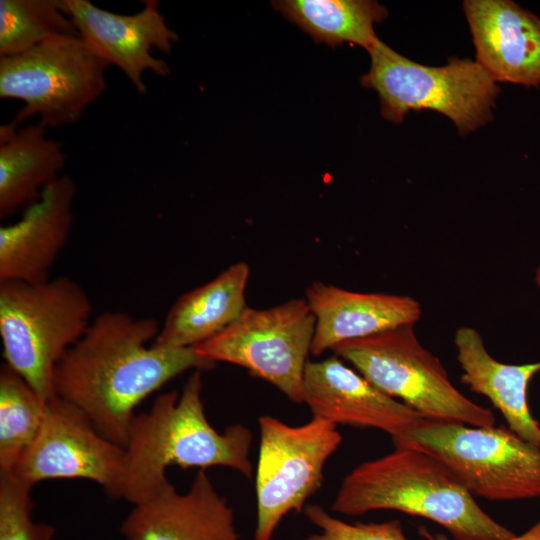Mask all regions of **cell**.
<instances>
[{
    "mask_svg": "<svg viewBox=\"0 0 540 540\" xmlns=\"http://www.w3.org/2000/svg\"><path fill=\"white\" fill-rule=\"evenodd\" d=\"M141 10L124 15L97 7L88 0H63L65 12L79 37L110 65L117 66L140 94L147 91L144 74L165 77L169 65L153 55L169 53L178 35L171 30L156 0H145Z\"/></svg>",
    "mask_w": 540,
    "mask_h": 540,
    "instance_id": "12",
    "label": "cell"
},
{
    "mask_svg": "<svg viewBox=\"0 0 540 540\" xmlns=\"http://www.w3.org/2000/svg\"><path fill=\"white\" fill-rule=\"evenodd\" d=\"M249 273L245 262L234 263L211 281L179 296L154 342L171 348H194L223 331L247 307Z\"/></svg>",
    "mask_w": 540,
    "mask_h": 540,
    "instance_id": "20",
    "label": "cell"
},
{
    "mask_svg": "<svg viewBox=\"0 0 540 540\" xmlns=\"http://www.w3.org/2000/svg\"><path fill=\"white\" fill-rule=\"evenodd\" d=\"M255 540H271L282 518L301 512L321 486L323 468L342 436L335 424L315 418L298 427L272 416L259 418Z\"/></svg>",
    "mask_w": 540,
    "mask_h": 540,
    "instance_id": "10",
    "label": "cell"
},
{
    "mask_svg": "<svg viewBox=\"0 0 540 540\" xmlns=\"http://www.w3.org/2000/svg\"><path fill=\"white\" fill-rule=\"evenodd\" d=\"M305 300L315 317V356L345 341L416 324L422 314L420 303L407 295L354 292L319 281L307 288Z\"/></svg>",
    "mask_w": 540,
    "mask_h": 540,
    "instance_id": "17",
    "label": "cell"
},
{
    "mask_svg": "<svg viewBox=\"0 0 540 540\" xmlns=\"http://www.w3.org/2000/svg\"><path fill=\"white\" fill-rule=\"evenodd\" d=\"M48 401L7 364L0 367V472L10 473L33 444Z\"/></svg>",
    "mask_w": 540,
    "mask_h": 540,
    "instance_id": "22",
    "label": "cell"
},
{
    "mask_svg": "<svg viewBox=\"0 0 540 540\" xmlns=\"http://www.w3.org/2000/svg\"><path fill=\"white\" fill-rule=\"evenodd\" d=\"M85 289L61 276L43 282H0V337L5 364L46 400L55 369L92 322Z\"/></svg>",
    "mask_w": 540,
    "mask_h": 540,
    "instance_id": "4",
    "label": "cell"
},
{
    "mask_svg": "<svg viewBox=\"0 0 540 540\" xmlns=\"http://www.w3.org/2000/svg\"><path fill=\"white\" fill-rule=\"evenodd\" d=\"M391 439L395 448L441 461L473 496L493 501L540 497V449L506 427L425 418Z\"/></svg>",
    "mask_w": 540,
    "mask_h": 540,
    "instance_id": "5",
    "label": "cell"
},
{
    "mask_svg": "<svg viewBox=\"0 0 540 540\" xmlns=\"http://www.w3.org/2000/svg\"><path fill=\"white\" fill-rule=\"evenodd\" d=\"M371 66L361 83L374 89L382 116L400 123L411 110L429 109L450 118L461 134L492 119L500 88L476 62L452 58L441 67L421 65L380 39L368 50Z\"/></svg>",
    "mask_w": 540,
    "mask_h": 540,
    "instance_id": "7",
    "label": "cell"
},
{
    "mask_svg": "<svg viewBox=\"0 0 540 540\" xmlns=\"http://www.w3.org/2000/svg\"><path fill=\"white\" fill-rule=\"evenodd\" d=\"M535 282L538 285V287L540 288V266L537 268V270L535 272Z\"/></svg>",
    "mask_w": 540,
    "mask_h": 540,
    "instance_id": "27",
    "label": "cell"
},
{
    "mask_svg": "<svg viewBox=\"0 0 540 540\" xmlns=\"http://www.w3.org/2000/svg\"><path fill=\"white\" fill-rule=\"evenodd\" d=\"M66 175L48 186L20 220L0 227V282H43L69 239L76 199Z\"/></svg>",
    "mask_w": 540,
    "mask_h": 540,
    "instance_id": "15",
    "label": "cell"
},
{
    "mask_svg": "<svg viewBox=\"0 0 540 540\" xmlns=\"http://www.w3.org/2000/svg\"><path fill=\"white\" fill-rule=\"evenodd\" d=\"M302 392L303 403L313 417L335 425L372 427L393 437L425 419L379 390L336 355L307 362Z\"/></svg>",
    "mask_w": 540,
    "mask_h": 540,
    "instance_id": "13",
    "label": "cell"
},
{
    "mask_svg": "<svg viewBox=\"0 0 540 540\" xmlns=\"http://www.w3.org/2000/svg\"><path fill=\"white\" fill-rule=\"evenodd\" d=\"M110 66L79 36L53 38L0 57V97L23 102L17 125L32 117L46 128L75 124L104 93Z\"/></svg>",
    "mask_w": 540,
    "mask_h": 540,
    "instance_id": "8",
    "label": "cell"
},
{
    "mask_svg": "<svg viewBox=\"0 0 540 540\" xmlns=\"http://www.w3.org/2000/svg\"><path fill=\"white\" fill-rule=\"evenodd\" d=\"M120 531L125 540H241L233 510L202 469L187 492L178 493L168 481L133 505Z\"/></svg>",
    "mask_w": 540,
    "mask_h": 540,
    "instance_id": "14",
    "label": "cell"
},
{
    "mask_svg": "<svg viewBox=\"0 0 540 540\" xmlns=\"http://www.w3.org/2000/svg\"><path fill=\"white\" fill-rule=\"evenodd\" d=\"M202 375L195 370L181 394L158 395L148 411L136 414L125 446L121 499L136 505L168 482L171 465L202 470L232 468L251 477L250 430L234 424L218 432L208 421L202 402Z\"/></svg>",
    "mask_w": 540,
    "mask_h": 540,
    "instance_id": "2",
    "label": "cell"
},
{
    "mask_svg": "<svg viewBox=\"0 0 540 540\" xmlns=\"http://www.w3.org/2000/svg\"><path fill=\"white\" fill-rule=\"evenodd\" d=\"M66 36L79 35L63 0H0V57Z\"/></svg>",
    "mask_w": 540,
    "mask_h": 540,
    "instance_id": "23",
    "label": "cell"
},
{
    "mask_svg": "<svg viewBox=\"0 0 540 540\" xmlns=\"http://www.w3.org/2000/svg\"><path fill=\"white\" fill-rule=\"evenodd\" d=\"M332 510L348 516L375 510L420 516L441 525L456 540L516 536L489 516L441 461L409 448H395L354 468L344 478Z\"/></svg>",
    "mask_w": 540,
    "mask_h": 540,
    "instance_id": "3",
    "label": "cell"
},
{
    "mask_svg": "<svg viewBox=\"0 0 540 540\" xmlns=\"http://www.w3.org/2000/svg\"><path fill=\"white\" fill-rule=\"evenodd\" d=\"M415 324L342 342L332 351L370 383L426 419L494 427L493 412L464 396L440 359L419 341Z\"/></svg>",
    "mask_w": 540,
    "mask_h": 540,
    "instance_id": "6",
    "label": "cell"
},
{
    "mask_svg": "<svg viewBox=\"0 0 540 540\" xmlns=\"http://www.w3.org/2000/svg\"><path fill=\"white\" fill-rule=\"evenodd\" d=\"M124 471L125 448L101 435L79 409L54 396L36 439L10 473L30 488L49 479H86L121 499Z\"/></svg>",
    "mask_w": 540,
    "mask_h": 540,
    "instance_id": "11",
    "label": "cell"
},
{
    "mask_svg": "<svg viewBox=\"0 0 540 540\" xmlns=\"http://www.w3.org/2000/svg\"><path fill=\"white\" fill-rule=\"evenodd\" d=\"M418 531L420 536H422L426 540H450L444 534L431 533L429 530L422 526L419 527ZM512 540H540V521H538L534 526H532L522 535L515 536Z\"/></svg>",
    "mask_w": 540,
    "mask_h": 540,
    "instance_id": "26",
    "label": "cell"
},
{
    "mask_svg": "<svg viewBox=\"0 0 540 540\" xmlns=\"http://www.w3.org/2000/svg\"><path fill=\"white\" fill-rule=\"evenodd\" d=\"M272 5L317 43L350 42L366 50L379 40L374 24L388 15L383 5L370 0H282Z\"/></svg>",
    "mask_w": 540,
    "mask_h": 540,
    "instance_id": "21",
    "label": "cell"
},
{
    "mask_svg": "<svg viewBox=\"0 0 540 540\" xmlns=\"http://www.w3.org/2000/svg\"><path fill=\"white\" fill-rule=\"evenodd\" d=\"M307 519L320 529L305 540H408L399 520L383 523H346L332 517L319 505L310 504L304 509Z\"/></svg>",
    "mask_w": 540,
    "mask_h": 540,
    "instance_id": "25",
    "label": "cell"
},
{
    "mask_svg": "<svg viewBox=\"0 0 540 540\" xmlns=\"http://www.w3.org/2000/svg\"><path fill=\"white\" fill-rule=\"evenodd\" d=\"M454 343L462 369L461 381L471 391L487 397L513 433L540 449V425L528 404V385L540 371V362H499L487 351L481 334L468 326L457 329Z\"/></svg>",
    "mask_w": 540,
    "mask_h": 540,
    "instance_id": "18",
    "label": "cell"
},
{
    "mask_svg": "<svg viewBox=\"0 0 540 540\" xmlns=\"http://www.w3.org/2000/svg\"><path fill=\"white\" fill-rule=\"evenodd\" d=\"M32 488L11 473L0 472V540H52V525L32 518Z\"/></svg>",
    "mask_w": 540,
    "mask_h": 540,
    "instance_id": "24",
    "label": "cell"
},
{
    "mask_svg": "<svg viewBox=\"0 0 540 540\" xmlns=\"http://www.w3.org/2000/svg\"><path fill=\"white\" fill-rule=\"evenodd\" d=\"M67 155L62 142L36 124L0 126V218L36 202L59 179Z\"/></svg>",
    "mask_w": 540,
    "mask_h": 540,
    "instance_id": "19",
    "label": "cell"
},
{
    "mask_svg": "<svg viewBox=\"0 0 540 540\" xmlns=\"http://www.w3.org/2000/svg\"><path fill=\"white\" fill-rule=\"evenodd\" d=\"M476 62L495 82L540 86V18L510 0H467Z\"/></svg>",
    "mask_w": 540,
    "mask_h": 540,
    "instance_id": "16",
    "label": "cell"
},
{
    "mask_svg": "<svg viewBox=\"0 0 540 540\" xmlns=\"http://www.w3.org/2000/svg\"><path fill=\"white\" fill-rule=\"evenodd\" d=\"M160 327L153 317L103 312L55 369V396L124 448L135 409L144 399L187 370H210L216 364L194 348L156 344Z\"/></svg>",
    "mask_w": 540,
    "mask_h": 540,
    "instance_id": "1",
    "label": "cell"
},
{
    "mask_svg": "<svg viewBox=\"0 0 540 540\" xmlns=\"http://www.w3.org/2000/svg\"><path fill=\"white\" fill-rule=\"evenodd\" d=\"M315 317L305 299L267 309L246 307L227 328L194 347L213 362L241 366L303 403V377L311 351Z\"/></svg>",
    "mask_w": 540,
    "mask_h": 540,
    "instance_id": "9",
    "label": "cell"
}]
</instances>
